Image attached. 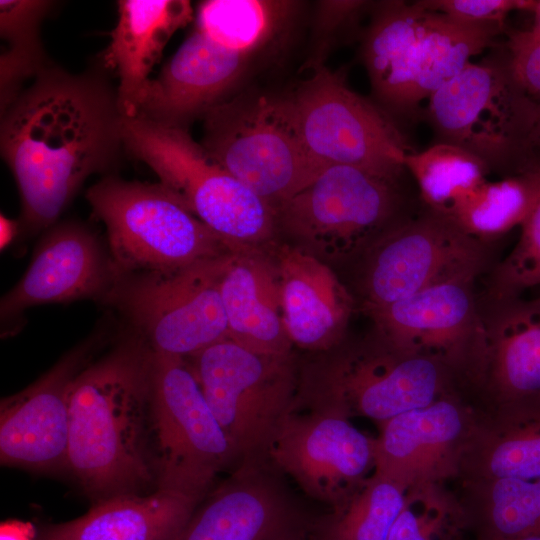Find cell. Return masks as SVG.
<instances>
[{"instance_id": "1", "label": "cell", "mask_w": 540, "mask_h": 540, "mask_svg": "<svg viewBox=\"0 0 540 540\" xmlns=\"http://www.w3.org/2000/svg\"><path fill=\"white\" fill-rule=\"evenodd\" d=\"M117 88L100 68L51 62L0 112V150L17 184L21 222L54 225L83 183L111 175L124 150Z\"/></svg>"}, {"instance_id": "2", "label": "cell", "mask_w": 540, "mask_h": 540, "mask_svg": "<svg viewBox=\"0 0 540 540\" xmlns=\"http://www.w3.org/2000/svg\"><path fill=\"white\" fill-rule=\"evenodd\" d=\"M151 356L134 332L73 380L66 467L96 502L152 481Z\"/></svg>"}, {"instance_id": "3", "label": "cell", "mask_w": 540, "mask_h": 540, "mask_svg": "<svg viewBox=\"0 0 540 540\" xmlns=\"http://www.w3.org/2000/svg\"><path fill=\"white\" fill-rule=\"evenodd\" d=\"M124 150L189 212L237 250L278 240L276 211L212 160L188 129L123 118Z\"/></svg>"}, {"instance_id": "4", "label": "cell", "mask_w": 540, "mask_h": 540, "mask_svg": "<svg viewBox=\"0 0 540 540\" xmlns=\"http://www.w3.org/2000/svg\"><path fill=\"white\" fill-rule=\"evenodd\" d=\"M301 365L297 403L380 424L453 392L458 377L444 364L407 352L373 332Z\"/></svg>"}, {"instance_id": "5", "label": "cell", "mask_w": 540, "mask_h": 540, "mask_svg": "<svg viewBox=\"0 0 540 540\" xmlns=\"http://www.w3.org/2000/svg\"><path fill=\"white\" fill-rule=\"evenodd\" d=\"M85 196L94 216L105 225L118 274L172 272L239 251L159 182L105 175Z\"/></svg>"}, {"instance_id": "6", "label": "cell", "mask_w": 540, "mask_h": 540, "mask_svg": "<svg viewBox=\"0 0 540 540\" xmlns=\"http://www.w3.org/2000/svg\"><path fill=\"white\" fill-rule=\"evenodd\" d=\"M202 119L209 157L275 211L326 168L304 147L284 97L234 95Z\"/></svg>"}, {"instance_id": "7", "label": "cell", "mask_w": 540, "mask_h": 540, "mask_svg": "<svg viewBox=\"0 0 540 540\" xmlns=\"http://www.w3.org/2000/svg\"><path fill=\"white\" fill-rule=\"evenodd\" d=\"M186 359L240 462L266 460L274 433L299 397L295 353L261 354L226 338Z\"/></svg>"}, {"instance_id": "8", "label": "cell", "mask_w": 540, "mask_h": 540, "mask_svg": "<svg viewBox=\"0 0 540 540\" xmlns=\"http://www.w3.org/2000/svg\"><path fill=\"white\" fill-rule=\"evenodd\" d=\"M491 260L488 242L425 207L394 223L354 260L360 309L366 313L442 282L477 279L494 266Z\"/></svg>"}, {"instance_id": "9", "label": "cell", "mask_w": 540, "mask_h": 540, "mask_svg": "<svg viewBox=\"0 0 540 540\" xmlns=\"http://www.w3.org/2000/svg\"><path fill=\"white\" fill-rule=\"evenodd\" d=\"M396 183L359 168L327 166L276 209L278 237L321 261H354L403 218Z\"/></svg>"}, {"instance_id": "10", "label": "cell", "mask_w": 540, "mask_h": 540, "mask_svg": "<svg viewBox=\"0 0 540 540\" xmlns=\"http://www.w3.org/2000/svg\"><path fill=\"white\" fill-rule=\"evenodd\" d=\"M234 253L172 272L118 274L105 301L153 352L189 358L228 338L220 284Z\"/></svg>"}, {"instance_id": "11", "label": "cell", "mask_w": 540, "mask_h": 540, "mask_svg": "<svg viewBox=\"0 0 540 540\" xmlns=\"http://www.w3.org/2000/svg\"><path fill=\"white\" fill-rule=\"evenodd\" d=\"M308 153L325 167L362 169L396 183L409 153L381 110L352 91L343 75L320 65L284 96Z\"/></svg>"}, {"instance_id": "12", "label": "cell", "mask_w": 540, "mask_h": 540, "mask_svg": "<svg viewBox=\"0 0 540 540\" xmlns=\"http://www.w3.org/2000/svg\"><path fill=\"white\" fill-rule=\"evenodd\" d=\"M150 439L157 486L207 494L219 471L240 462L188 360L153 351Z\"/></svg>"}, {"instance_id": "13", "label": "cell", "mask_w": 540, "mask_h": 540, "mask_svg": "<svg viewBox=\"0 0 540 540\" xmlns=\"http://www.w3.org/2000/svg\"><path fill=\"white\" fill-rule=\"evenodd\" d=\"M282 420L266 451V461L290 477L310 498L338 507L375 468L374 438L333 409L302 405Z\"/></svg>"}, {"instance_id": "14", "label": "cell", "mask_w": 540, "mask_h": 540, "mask_svg": "<svg viewBox=\"0 0 540 540\" xmlns=\"http://www.w3.org/2000/svg\"><path fill=\"white\" fill-rule=\"evenodd\" d=\"M475 281L442 282L366 314L374 330L395 346L436 360L475 383L483 338Z\"/></svg>"}, {"instance_id": "15", "label": "cell", "mask_w": 540, "mask_h": 540, "mask_svg": "<svg viewBox=\"0 0 540 540\" xmlns=\"http://www.w3.org/2000/svg\"><path fill=\"white\" fill-rule=\"evenodd\" d=\"M515 90L505 59L469 62L429 97L428 117L441 142L466 149L509 176Z\"/></svg>"}, {"instance_id": "16", "label": "cell", "mask_w": 540, "mask_h": 540, "mask_svg": "<svg viewBox=\"0 0 540 540\" xmlns=\"http://www.w3.org/2000/svg\"><path fill=\"white\" fill-rule=\"evenodd\" d=\"M467 413L453 391L381 423L373 473L407 490L438 485L463 466L475 430Z\"/></svg>"}, {"instance_id": "17", "label": "cell", "mask_w": 540, "mask_h": 540, "mask_svg": "<svg viewBox=\"0 0 540 540\" xmlns=\"http://www.w3.org/2000/svg\"><path fill=\"white\" fill-rule=\"evenodd\" d=\"M97 342L96 338L86 340L36 382L2 399L0 459L3 465L34 470L66 467L70 390Z\"/></svg>"}, {"instance_id": "18", "label": "cell", "mask_w": 540, "mask_h": 540, "mask_svg": "<svg viewBox=\"0 0 540 540\" xmlns=\"http://www.w3.org/2000/svg\"><path fill=\"white\" fill-rule=\"evenodd\" d=\"M266 460L240 462L195 510L179 540H290L309 532Z\"/></svg>"}, {"instance_id": "19", "label": "cell", "mask_w": 540, "mask_h": 540, "mask_svg": "<svg viewBox=\"0 0 540 540\" xmlns=\"http://www.w3.org/2000/svg\"><path fill=\"white\" fill-rule=\"evenodd\" d=\"M117 279L110 254L88 227L74 221L54 224L41 239L25 274L1 299V318L18 317L41 304L105 301Z\"/></svg>"}, {"instance_id": "20", "label": "cell", "mask_w": 540, "mask_h": 540, "mask_svg": "<svg viewBox=\"0 0 540 540\" xmlns=\"http://www.w3.org/2000/svg\"><path fill=\"white\" fill-rule=\"evenodd\" d=\"M252 59L194 26L150 80L136 117L188 129L195 119L234 96Z\"/></svg>"}, {"instance_id": "21", "label": "cell", "mask_w": 540, "mask_h": 540, "mask_svg": "<svg viewBox=\"0 0 540 540\" xmlns=\"http://www.w3.org/2000/svg\"><path fill=\"white\" fill-rule=\"evenodd\" d=\"M272 251L293 346L322 353L339 345L356 305L354 295L329 264L300 248L277 240Z\"/></svg>"}, {"instance_id": "22", "label": "cell", "mask_w": 540, "mask_h": 540, "mask_svg": "<svg viewBox=\"0 0 540 540\" xmlns=\"http://www.w3.org/2000/svg\"><path fill=\"white\" fill-rule=\"evenodd\" d=\"M478 299L483 338L475 384L498 405L540 397V297Z\"/></svg>"}, {"instance_id": "23", "label": "cell", "mask_w": 540, "mask_h": 540, "mask_svg": "<svg viewBox=\"0 0 540 540\" xmlns=\"http://www.w3.org/2000/svg\"><path fill=\"white\" fill-rule=\"evenodd\" d=\"M110 43L100 54L103 68L118 77L119 105L126 117H136L150 73L174 33L194 20L187 0H119Z\"/></svg>"}, {"instance_id": "24", "label": "cell", "mask_w": 540, "mask_h": 540, "mask_svg": "<svg viewBox=\"0 0 540 540\" xmlns=\"http://www.w3.org/2000/svg\"><path fill=\"white\" fill-rule=\"evenodd\" d=\"M273 244L235 252L220 291L228 338L257 353L282 355L294 352V346L284 322Z\"/></svg>"}, {"instance_id": "25", "label": "cell", "mask_w": 540, "mask_h": 540, "mask_svg": "<svg viewBox=\"0 0 540 540\" xmlns=\"http://www.w3.org/2000/svg\"><path fill=\"white\" fill-rule=\"evenodd\" d=\"M205 495L167 486L147 495H116L45 528L37 540H179Z\"/></svg>"}, {"instance_id": "26", "label": "cell", "mask_w": 540, "mask_h": 540, "mask_svg": "<svg viewBox=\"0 0 540 540\" xmlns=\"http://www.w3.org/2000/svg\"><path fill=\"white\" fill-rule=\"evenodd\" d=\"M427 10L419 3H381L364 37L362 56L376 97L396 113L414 112L412 62Z\"/></svg>"}, {"instance_id": "27", "label": "cell", "mask_w": 540, "mask_h": 540, "mask_svg": "<svg viewBox=\"0 0 540 540\" xmlns=\"http://www.w3.org/2000/svg\"><path fill=\"white\" fill-rule=\"evenodd\" d=\"M498 406L492 422L475 427L463 464L479 481L540 478V397Z\"/></svg>"}, {"instance_id": "28", "label": "cell", "mask_w": 540, "mask_h": 540, "mask_svg": "<svg viewBox=\"0 0 540 540\" xmlns=\"http://www.w3.org/2000/svg\"><path fill=\"white\" fill-rule=\"evenodd\" d=\"M503 30L504 24L467 23L427 10L412 62L415 105L458 75Z\"/></svg>"}, {"instance_id": "29", "label": "cell", "mask_w": 540, "mask_h": 540, "mask_svg": "<svg viewBox=\"0 0 540 540\" xmlns=\"http://www.w3.org/2000/svg\"><path fill=\"white\" fill-rule=\"evenodd\" d=\"M540 196V169L485 181L459 198L446 215L463 232L494 241L521 226Z\"/></svg>"}, {"instance_id": "30", "label": "cell", "mask_w": 540, "mask_h": 540, "mask_svg": "<svg viewBox=\"0 0 540 540\" xmlns=\"http://www.w3.org/2000/svg\"><path fill=\"white\" fill-rule=\"evenodd\" d=\"M297 3L282 0H206L194 26L240 53L255 57L286 28Z\"/></svg>"}, {"instance_id": "31", "label": "cell", "mask_w": 540, "mask_h": 540, "mask_svg": "<svg viewBox=\"0 0 540 540\" xmlns=\"http://www.w3.org/2000/svg\"><path fill=\"white\" fill-rule=\"evenodd\" d=\"M56 2L1 0L0 112L20 94L49 63L40 36L43 20Z\"/></svg>"}, {"instance_id": "32", "label": "cell", "mask_w": 540, "mask_h": 540, "mask_svg": "<svg viewBox=\"0 0 540 540\" xmlns=\"http://www.w3.org/2000/svg\"><path fill=\"white\" fill-rule=\"evenodd\" d=\"M408 490L373 473L333 512L309 528L310 540H387Z\"/></svg>"}, {"instance_id": "33", "label": "cell", "mask_w": 540, "mask_h": 540, "mask_svg": "<svg viewBox=\"0 0 540 540\" xmlns=\"http://www.w3.org/2000/svg\"><path fill=\"white\" fill-rule=\"evenodd\" d=\"M477 494L463 510L478 538L540 536V478L479 481Z\"/></svg>"}, {"instance_id": "34", "label": "cell", "mask_w": 540, "mask_h": 540, "mask_svg": "<svg viewBox=\"0 0 540 540\" xmlns=\"http://www.w3.org/2000/svg\"><path fill=\"white\" fill-rule=\"evenodd\" d=\"M404 167L416 180L424 206L446 214L462 196L486 181L488 165L459 146L439 142L420 152H409Z\"/></svg>"}, {"instance_id": "35", "label": "cell", "mask_w": 540, "mask_h": 540, "mask_svg": "<svg viewBox=\"0 0 540 540\" xmlns=\"http://www.w3.org/2000/svg\"><path fill=\"white\" fill-rule=\"evenodd\" d=\"M438 487L408 490L387 540H456L458 530L467 527L464 510Z\"/></svg>"}, {"instance_id": "36", "label": "cell", "mask_w": 540, "mask_h": 540, "mask_svg": "<svg viewBox=\"0 0 540 540\" xmlns=\"http://www.w3.org/2000/svg\"><path fill=\"white\" fill-rule=\"evenodd\" d=\"M540 285V196L521 225V235L514 249L488 272L483 296L520 297Z\"/></svg>"}, {"instance_id": "37", "label": "cell", "mask_w": 540, "mask_h": 540, "mask_svg": "<svg viewBox=\"0 0 540 540\" xmlns=\"http://www.w3.org/2000/svg\"><path fill=\"white\" fill-rule=\"evenodd\" d=\"M511 150L513 174L540 169V101L517 87L512 101Z\"/></svg>"}, {"instance_id": "38", "label": "cell", "mask_w": 540, "mask_h": 540, "mask_svg": "<svg viewBox=\"0 0 540 540\" xmlns=\"http://www.w3.org/2000/svg\"><path fill=\"white\" fill-rule=\"evenodd\" d=\"M505 62L516 87L540 101V34L531 29L509 32Z\"/></svg>"}, {"instance_id": "39", "label": "cell", "mask_w": 540, "mask_h": 540, "mask_svg": "<svg viewBox=\"0 0 540 540\" xmlns=\"http://www.w3.org/2000/svg\"><path fill=\"white\" fill-rule=\"evenodd\" d=\"M537 0H421L427 10L474 24H504L514 10H534Z\"/></svg>"}, {"instance_id": "40", "label": "cell", "mask_w": 540, "mask_h": 540, "mask_svg": "<svg viewBox=\"0 0 540 540\" xmlns=\"http://www.w3.org/2000/svg\"><path fill=\"white\" fill-rule=\"evenodd\" d=\"M34 527L18 520H7L1 523L0 540H35Z\"/></svg>"}, {"instance_id": "41", "label": "cell", "mask_w": 540, "mask_h": 540, "mask_svg": "<svg viewBox=\"0 0 540 540\" xmlns=\"http://www.w3.org/2000/svg\"><path fill=\"white\" fill-rule=\"evenodd\" d=\"M20 230V222L6 217L4 214L0 216V245L1 249H6L17 237Z\"/></svg>"}, {"instance_id": "42", "label": "cell", "mask_w": 540, "mask_h": 540, "mask_svg": "<svg viewBox=\"0 0 540 540\" xmlns=\"http://www.w3.org/2000/svg\"><path fill=\"white\" fill-rule=\"evenodd\" d=\"M532 13L534 15V21L530 29L540 34V0H537L535 8L532 11Z\"/></svg>"}, {"instance_id": "43", "label": "cell", "mask_w": 540, "mask_h": 540, "mask_svg": "<svg viewBox=\"0 0 540 540\" xmlns=\"http://www.w3.org/2000/svg\"><path fill=\"white\" fill-rule=\"evenodd\" d=\"M478 540H540V536H525L517 538H478Z\"/></svg>"}, {"instance_id": "44", "label": "cell", "mask_w": 540, "mask_h": 540, "mask_svg": "<svg viewBox=\"0 0 540 540\" xmlns=\"http://www.w3.org/2000/svg\"><path fill=\"white\" fill-rule=\"evenodd\" d=\"M290 540H310V539H309V532H308L307 534H304V535L295 537V538L290 539Z\"/></svg>"}]
</instances>
